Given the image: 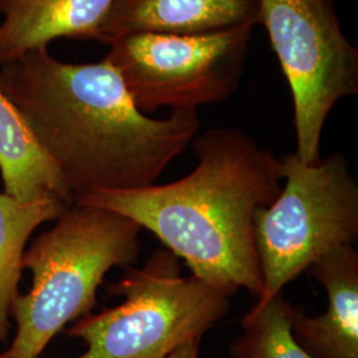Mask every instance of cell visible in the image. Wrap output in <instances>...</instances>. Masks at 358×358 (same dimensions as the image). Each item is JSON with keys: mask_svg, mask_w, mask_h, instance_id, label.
<instances>
[{"mask_svg": "<svg viewBox=\"0 0 358 358\" xmlns=\"http://www.w3.org/2000/svg\"><path fill=\"white\" fill-rule=\"evenodd\" d=\"M0 90L75 199L154 185L201 128L196 110L142 113L106 59L72 64L36 50L0 66Z\"/></svg>", "mask_w": 358, "mask_h": 358, "instance_id": "1", "label": "cell"}, {"mask_svg": "<svg viewBox=\"0 0 358 358\" xmlns=\"http://www.w3.org/2000/svg\"><path fill=\"white\" fill-rule=\"evenodd\" d=\"M198 164L186 177L141 189L94 192L80 205L113 210L154 234L206 282L232 296L263 291L254 219L282 192L280 159L236 128L192 140Z\"/></svg>", "mask_w": 358, "mask_h": 358, "instance_id": "2", "label": "cell"}, {"mask_svg": "<svg viewBox=\"0 0 358 358\" xmlns=\"http://www.w3.org/2000/svg\"><path fill=\"white\" fill-rule=\"evenodd\" d=\"M141 226L113 210L69 206L26 248L27 294L13 300L16 332L0 358H38L66 325L92 313L97 289L115 267H131L141 251Z\"/></svg>", "mask_w": 358, "mask_h": 358, "instance_id": "3", "label": "cell"}, {"mask_svg": "<svg viewBox=\"0 0 358 358\" xmlns=\"http://www.w3.org/2000/svg\"><path fill=\"white\" fill-rule=\"evenodd\" d=\"M180 260L167 248L155 250L141 268H131L109 294L124 301L88 315L65 328L84 340L76 358H165L179 345L202 336L230 309V294L205 280L182 275Z\"/></svg>", "mask_w": 358, "mask_h": 358, "instance_id": "4", "label": "cell"}, {"mask_svg": "<svg viewBox=\"0 0 358 358\" xmlns=\"http://www.w3.org/2000/svg\"><path fill=\"white\" fill-rule=\"evenodd\" d=\"M282 192L254 219L263 291L256 306L334 250L358 241V185L345 155L333 153L307 165L296 153L280 158Z\"/></svg>", "mask_w": 358, "mask_h": 358, "instance_id": "5", "label": "cell"}, {"mask_svg": "<svg viewBox=\"0 0 358 358\" xmlns=\"http://www.w3.org/2000/svg\"><path fill=\"white\" fill-rule=\"evenodd\" d=\"M266 28L294 101L296 155L321 159V136L334 105L358 93V50L346 38L333 0H260Z\"/></svg>", "mask_w": 358, "mask_h": 358, "instance_id": "6", "label": "cell"}, {"mask_svg": "<svg viewBox=\"0 0 358 358\" xmlns=\"http://www.w3.org/2000/svg\"><path fill=\"white\" fill-rule=\"evenodd\" d=\"M252 32L244 26L205 35H130L110 43L105 59L142 113L196 110L239 88Z\"/></svg>", "mask_w": 358, "mask_h": 358, "instance_id": "7", "label": "cell"}, {"mask_svg": "<svg viewBox=\"0 0 358 358\" xmlns=\"http://www.w3.org/2000/svg\"><path fill=\"white\" fill-rule=\"evenodd\" d=\"M260 0H115L97 41L138 34L205 35L259 26Z\"/></svg>", "mask_w": 358, "mask_h": 358, "instance_id": "8", "label": "cell"}, {"mask_svg": "<svg viewBox=\"0 0 358 358\" xmlns=\"http://www.w3.org/2000/svg\"><path fill=\"white\" fill-rule=\"evenodd\" d=\"M328 294L327 312L309 317L294 309V341L312 358H358V252L344 247L310 268Z\"/></svg>", "mask_w": 358, "mask_h": 358, "instance_id": "9", "label": "cell"}, {"mask_svg": "<svg viewBox=\"0 0 358 358\" xmlns=\"http://www.w3.org/2000/svg\"><path fill=\"white\" fill-rule=\"evenodd\" d=\"M115 0H4L0 4V66L56 38L97 41Z\"/></svg>", "mask_w": 358, "mask_h": 358, "instance_id": "10", "label": "cell"}, {"mask_svg": "<svg viewBox=\"0 0 358 358\" xmlns=\"http://www.w3.org/2000/svg\"><path fill=\"white\" fill-rule=\"evenodd\" d=\"M0 174L4 192L22 202L56 201L73 205L75 198L51 159L40 148L24 120L0 90Z\"/></svg>", "mask_w": 358, "mask_h": 358, "instance_id": "11", "label": "cell"}, {"mask_svg": "<svg viewBox=\"0 0 358 358\" xmlns=\"http://www.w3.org/2000/svg\"><path fill=\"white\" fill-rule=\"evenodd\" d=\"M72 205L56 201L22 202L0 192V343L11 329V307L19 296L22 260L34 232L60 217Z\"/></svg>", "mask_w": 358, "mask_h": 358, "instance_id": "12", "label": "cell"}, {"mask_svg": "<svg viewBox=\"0 0 358 358\" xmlns=\"http://www.w3.org/2000/svg\"><path fill=\"white\" fill-rule=\"evenodd\" d=\"M294 309L282 292L263 306L254 304L242 319L243 333L231 344V357L312 358L292 336Z\"/></svg>", "mask_w": 358, "mask_h": 358, "instance_id": "13", "label": "cell"}, {"mask_svg": "<svg viewBox=\"0 0 358 358\" xmlns=\"http://www.w3.org/2000/svg\"><path fill=\"white\" fill-rule=\"evenodd\" d=\"M199 344L201 340H190L176 348L165 358H199Z\"/></svg>", "mask_w": 358, "mask_h": 358, "instance_id": "14", "label": "cell"}, {"mask_svg": "<svg viewBox=\"0 0 358 358\" xmlns=\"http://www.w3.org/2000/svg\"><path fill=\"white\" fill-rule=\"evenodd\" d=\"M3 1H4V0H0V4H1V3H3Z\"/></svg>", "mask_w": 358, "mask_h": 358, "instance_id": "15", "label": "cell"}]
</instances>
